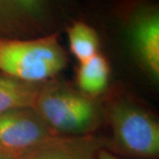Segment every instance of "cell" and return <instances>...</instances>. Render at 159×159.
Returning a JSON list of instances; mask_svg holds the SVG:
<instances>
[{"label":"cell","mask_w":159,"mask_h":159,"mask_svg":"<svg viewBox=\"0 0 159 159\" xmlns=\"http://www.w3.org/2000/svg\"><path fill=\"white\" fill-rule=\"evenodd\" d=\"M66 55L57 34L32 40L0 38V71L30 83L53 77L65 68Z\"/></svg>","instance_id":"1"},{"label":"cell","mask_w":159,"mask_h":159,"mask_svg":"<svg viewBox=\"0 0 159 159\" xmlns=\"http://www.w3.org/2000/svg\"><path fill=\"white\" fill-rule=\"evenodd\" d=\"M34 110L56 134H87L98 122L94 102L62 86L42 87Z\"/></svg>","instance_id":"2"},{"label":"cell","mask_w":159,"mask_h":159,"mask_svg":"<svg viewBox=\"0 0 159 159\" xmlns=\"http://www.w3.org/2000/svg\"><path fill=\"white\" fill-rule=\"evenodd\" d=\"M110 121L119 148L139 157L158 156V123L144 110L130 102H118L111 109Z\"/></svg>","instance_id":"3"},{"label":"cell","mask_w":159,"mask_h":159,"mask_svg":"<svg viewBox=\"0 0 159 159\" xmlns=\"http://www.w3.org/2000/svg\"><path fill=\"white\" fill-rule=\"evenodd\" d=\"M57 134L34 108L12 110L0 113V152L16 157L47 142Z\"/></svg>","instance_id":"4"},{"label":"cell","mask_w":159,"mask_h":159,"mask_svg":"<svg viewBox=\"0 0 159 159\" xmlns=\"http://www.w3.org/2000/svg\"><path fill=\"white\" fill-rule=\"evenodd\" d=\"M127 37L143 69L159 78V12L155 6H140L127 23Z\"/></svg>","instance_id":"5"},{"label":"cell","mask_w":159,"mask_h":159,"mask_svg":"<svg viewBox=\"0 0 159 159\" xmlns=\"http://www.w3.org/2000/svg\"><path fill=\"white\" fill-rule=\"evenodd\" d=\"M100 141L92 136L53 137L14 159H95Z\"/></svg>","instance_id":"6"},{"label":"cell","mask_w":159,"mask_h":159,"mask_svg":"<svg viewBox=\"0 0 159 159\" xmlns=\"http://www.w3.org/2000/svg\"><path fill=\"white\" fill-rule=\"evenodd\" d=\"M42 87L0 75V113L12 110L34 108Z\"/></svg>","instance_id":"7"},{"label":"cell","mask_w":159,"mask_h":159,"mask_svg":"<svg viewBox=\"0 0 159 159\" xmlns=\"http://www.w3.org/2000/svg\"><path fill=\"white\" fill-rule=\"evenodd\" d=\"M109 74L108 63L103 56L97 53L80 63L77 75L78 86L87 95L97 96L106 89Z\"/></svg>","instance_id":"8"},{"label":"cell","mask_w":159,"mask_h":159,"mask_svg":"<svg viewBox=\"0 0 159 159\" xmlns=\"http://www.w3.org/2000/svg\"><path fill=\"white\" fill-rule=\"evenodd\" d=\"M70 50L80 63L97 55L99 38L95 29L83 22H75L68 29Z\"/></svg>","instance_id":"9"},{"label":"cell","mask_w":159,"mask_h":159,"mask_svg":"<svg viewBox=\"0 0 159 159\" xmlns=\"http://www.w3.org/2000/svg\"><path fill=\"white\" fill-rule=\"evenodd\" d=\"M3 6H9L20 16L36 20L43 15L46 0H0Z\"/></svg>","instance_id":"10"},{"label":"cell","mask_w":159,"mask_h":159,"mask_svg":"<svg viewBox=\"0 0 159 159\" xmlns=\"http://www.w3.org/2000/svg\"><path fill=\"white\" fill-rule=\"evenodd\" d=\"M97 159H121L104 149H100L97 153Z\"/></svg>","instance_id":"11"},{"label":"cell","mask_w":159,"mask_h":159,"mask_svg":"<svg viewBox=\"0 0 159 159\" xmlns=\"http://www.w3.org/2000/svg\"><path fill=\"white\" fill-rule=\"evenodd\" d=\"M0 159H14V157H12L8 156V155H6V154H3L0 152Z\"/></svg>","instance_id":"12"},{"label":"cell","mask_w":159,"mask_h":159,"mask_svg":"<svg viewBox=\"0 0 159 159\" xmlns=\"http://www.w3.org/2000/svg\"><path fill=\"white\" fill-rule=\"evenodd\" d=\"M3 7H4V6H2V4L0 3V14H1V11H3ZM0 16H1V15H0Z\"/></svg>","instance_id":"13"}]
</instances>
